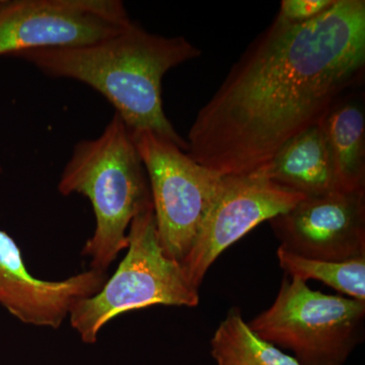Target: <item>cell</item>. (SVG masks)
Returning <instances> with one entry per match:
<instances>
[{
	"instance_id": "cell-9",
	"label": "cell",
	"mask_w": 365,
	"mask_h": 365,
	"mask_svg": "<svg viewBox=\"0 0 365 365\" xmlns=\"http://www.w3.org/2000/svg\"><path fill=\"white\" fill-rule=\"evenodd\" d=\"M269 222L281 248L297 256L331 262L365 257V193L304 198Z\"/></svg>"
},
{
	"instance_id": "cell-15",
	"label": "cell",
	"mask_w": 365,
	"mask_h": 365,
	"mask_svg": "<svg viewBox=\"0 0 365 365\" xmlns=\"http://www.w3.org/2000/svg\"><path fill=\"white\" fill-rule=\"evenodd\" d=\"M335 1L336 0H282L276 16L288 23H306L325 13Z\"/></svg>"
},
{
	"instance_id": "cell-13",
	"label": "cell",
	"mask_w": 365,
	"mask_h": 365,
	"mask_svg": "<svg viewBox=\"0 0 365 365\" xmlns=\"http://www.w3.org/2000/svg\"><path fill=\"white\" fill-rule=\"evenodd\" d=\"M210 347L216 365H300L253 332L237 307L230 309L216 329Z\"/></svg>"
},
{
	"instance_id": "cell-1",
	"label": "cell",
	"mask_w": 365,
	"mask_h": 365,
	"mask_svg": "<svg viewBox=\"0 0 365 365\" xmlns=\"http://www.w3.org/2000/svg\"><path fill=\"white\" fill-rule=\"evenodd\" d=\"M364 71V0H336L306 23L275 16L199 111L187 153L222 176L260 169L319 124Z\"/></svg>"
},
{
	"instance_id": "cell-10",
	"label": "cell",
	"mask_w": 365,
	"mask_h": 365,
	"mask_svg": "<svg viewBox=\"0 0 365 365\" xmlns=\"http://www.w3.org/2000/svg\"><path fill=\"white\" fill-rule=\"evenodd\" d=\"M106 273L91 270L66 280L37 279L29 272L20 247L0 230V307L21 323L58 329L79 300L100 292Z\"/></svg>"
},
{
	"instance_id": "cell-12",
	"label": "cell",
	"mask_w": 365,
	"mask_h": 365,
	"mask_svg": "<svg viewBox=\"0 0 365 365\" xmlns=\"http://www.w3.org/2000/svg\"><path fill=\"white\" fill-rule=\"evenodd\" d=\"M340 192L365 193V116L355 98L343 97L321 121Z\"/></svg>"
},
{
	"instance_id": "cell-2",
	"label": "cell",
	"mask_w": 365,
	"mask_h": 365,
	"mask_svg": "<svg viewBox=\"0 0 365 365\" xmlns=\"http://www.w3.org/2000/svg\"><path fill=\"white\" fill-rule=\"evenodd\" d=\"M201 50L184 37H165L132 23L117 35L85 46L16 55L46 76L86 83L104 96L131 132L151 131L188 150L163 112L167 72L198 58Z\"/></svg>"
},
{
	"instance_id": "cell-8",
	"label": "cell",
	"mask_w": 365,
	"mask_h": 365,
	"mask_svg": "<svg viewBox=\"0 0 365 365\" xmlns=\"http://www.w3.org/2000/svg\"><path fill=\"white\" fill-rule=\"evenodd\" d=\"M304 198L271 181L263 168L248 174L222 176L193 247L181 264L192 284L200 287L209 268L228 247Z\"/></svg>"
},
{
	"instance_id": "cell-6",
	"label": "cell",
	"mask_w": 365,
	"mask_h": 365,
	"mask_svg": "<svg viewBox=\"0 0 365 365\" xmlns=\"http://www.w3.org/2000/svg\"><path fill=\"white\" fill-rule=\"evenodd\" d=\"M131 134L150 182L160 245L168 257L182 264L222 176L153 132Z\"/></svg>"
},
{
	"instance_id": "cell-11",
	"label": "cell",
	"mask_w": 365,
	"mask_h": 365,
	"mask_svg": "<svg viewBox=\"0 0 365 365\" xmlns=\"http://www.w3.org/2000/svg\"><path fill=\"white\" fill-rule=\"evenodd\" d=\"M261 168L271 181L307 198L340 192L321 122L287 140Z\"/></svg>"
},
{
	"instance_id": "cell-4",
	"label": "cell",
	"mask_w": 365,
	"mask_h": 365,
	"mask_svg": "<svg viewBox=\"0 0 365 365\" xmlns=\"http://www.w3.org/2000/svg\"><path fill=\"white\" fill-rule=\"evenodd\" d=\"M127 254L100 292L79 300L69 318L88 344L97 342L106 324L120 314L153 306H198L194 287L181 264L163 251L153 207L136 216L129 227Z\"/></svg>"
},
{
	"instance_id": "cell-5",
	"label": "cell",
	"mask_w": 365,
	"mask_h": 365,
	"mask_svg": "<svg viewBox=\"0 0 365 365\" xmlns=\"http://www.w3.org/2000/svg\"><path fill=\"white\" fill-rule=\"evenodd\" d=\"M365 302L314 292L284 278L275 302L248 325L262 339L294 353L300 365H343L364 341Z\"/></svg>"
},
{
	"instance_id": "cell-14",
	"label": "cell",
	"mask_w": 365,
	"mask_h": 365,
	"mask_svg": "<svg viewBox=\"0 0 365 365\" xmlns=\"http://www.w3.org/2000/svg\"><path fill=\"white\" fill-rule=\"evenodd\" d=\"M280 267L292 277L307 282L314 279L350 299L365 302V257L344 262L314 260L278 248Z\"/></svg>"
},
{
	"instance_id": "cell-3",
	"label": "cell",
	"mask_w": 365,
	"mask_h": 365,
	"mask_svg": "<svg viewBox=\"0 0 365 365\" xmlns=\"http://www.w3.org/2000/svg\"><path fill=\"white\" fill-rule=\"evenodd\" d=\"M58 190L64 196L81 194L93 205L96 230L83 256L93 270L106 273L128 247L129 227L153 205L148 174L130 129L117 113L98 138L76 144Z\"/></svg>"
},
{
	"instance_id": "cell-7",
	"label": "cell",
	"mask_w": 365,
	"mask_h": 365,
	"mask_svg": "<svg viewBox=\"0 0 365 365\" xmlns=\"http://www.w3.org/2000/svg\"><path fill=\"white\" fill-rule=\"evenodd\" d=\"M132 23L118 0H0V56L93 44Z\"/></svg>"
}]
</instances>
